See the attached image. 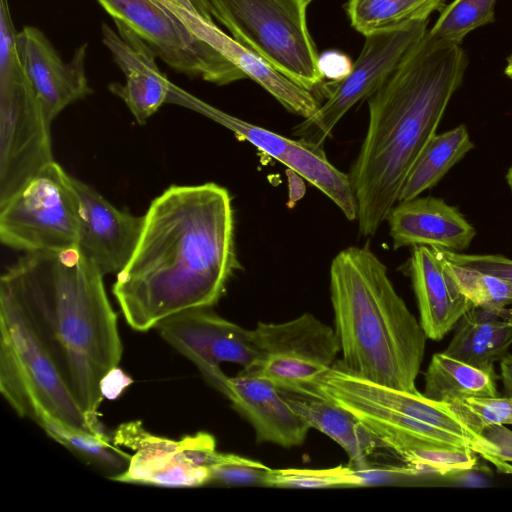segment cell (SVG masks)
Segmentation results:
<instances>
[{
	"label": "cell",
	"mask_w": 512,
	"mask_h": 512,
	"mask_svg": "<svg viewBox=\"0 0 512 512\" xmlns=\"http://www.w3.org/2000/svg\"><path fill=\"white\" fill-rule=\"evenodd\" d=\"M407 270L424 332L429 339L444 338L473 303L452 286L444 261L433 248L412 247Z\"/></svg>",
	"instance_id": "cell-22"
},
{
	"label": "cell",
	"mask_w": 512,
	"mask_h": 512,
	"mask_svg": "<svg viewBox=\"0 0 512 512\" xmlns=\"http://www.w3.org/2000/svg\"><path fill=\"white\" fill-rule=\"evenodd\" d=\"M433 248L445 261L489 274L512 284V260L503 255L465 254Z\"/></svg>",
	"instance_id": "cell-35"
},
{
	"label": "cell",
	"mask_w": 512,
	"mask_h": 512,
	"mask_svg": "<svg viewBox=\"0 0 512 512\" xmlns=\"http://www.w3.org/2000/svg\"><path fill=\"white\" fill-rule=\"evenodd\" d=\"M497 0H453L439 11L429 32L443 41L461 45L473 30L495 22Z\"/></svg>",
	"instance_id": "cell-30"
},
{
	"label": "cell",
	"mask_w": 512,
	"mask_h": 512,
	"mask_svg": "<svg viewBox=\"0 0 512 512\" xmlns=\"http://www.w3.org/2000/svg\"><path fill=\"white\" fill-rule=\"evenodd\" d=\"M443 261L452 286L475 307L496 310L512 304L511 283L474 269L451 264L444 259Z\"/></svg>",
	"instance_id": "cell-31"
},
{
	"label": "cell",
	"mask_w": 512,
	"mask_h": 512,
	"mask_svg": "<svg viewBox=\"0 0 512 512\" xmlns=\"http://www.w3.org/2000/svg\"><path fill=\"white\" fill-rule=\"evenodd\" d=\"M481 433L494 444L500 460L512 463V430L502 424H491L485 426Z\"/></svg>",
	"instance_id": "cell-36"
},
{
	"label": "cell",
	"mask_w": 512,
	"mask_h": 512,
	"mask_svg": "<svg viewBox=\"0 0 512 512\" xmlns=\"http://www.w3.org/2000/svg\"><path fill=\"white\" fill-rule=\"evenodd\" d=\"M506 181H507V184L512 192V165L510 166V168L508 169V171L506 173Z\"/></svg>",
	"instance_id": "cell-41"
},
{
	"label": "cell",
	"mask_w": 512,
	"mask_h": 512,
	"mask_svg": "<svg viewBox=\"0 0 512 512\" xmlns=\"http://www.w3.org/2000/svg\"><path fill=\"white\" fill-rule=\"evenodd\" d=\"M500 378L504 396L512 398V355L509 353L500 360Z\"/></svg>",
	"instance_id": "cell-39"
},
{
	"label": "cell",
	"mask_w": 512,
	"mask_h": 512,
	"mask_svg": "<svg viewBox=\"0 0 512 512\" xmlns=\"http://www.w3.org/2000/svg\"><path fill=\"white\" fill-rule=\"evenodd\" d=\"M239 269L228 190L172 185L151 202L112 292L127 324L145 332L179 312L212 308Z\"/></svg>",
	"instance_id": "cell-1"
},
{
	"label": "cell",
	"mask_w": 512,
	"mask_h": 512,
	"mask_svg": "<svg viewBox=\"0 0 512 512\" xmlns=\"http://www.w3.org/2000/svg\"><path fill=\"white\" fill-rule=\"evenodd\" d=\"M400 459L419 474L446 476L470 471L477 466L476 453L467 447L433 446L407 452Z\"/></svg>",
	"instance_id": "cell-32"
},
{
	"label": "cell",
	"mask_w": 512,
	"mask_h": 512,
	"mask_svg": "<svg viewBox=\"0 0 512 512\" xmlns=\"http://www.w3.org/2000/svg\"><path fill=\"white\" fill-rule=\"evenodd\" d=\"M330 298L343 364L372 382L417 392L428 337L369 245L332 259Z\"/></svg>",
	"instance_id": "cell-4"
},
{
	"label": "cell",
	"mask_w": 512,
	"mask_h": 512,
	"mask_svg": "<svg viewBox=\"0 0 512 512\" xmlns=\"http://www.w3.org/2000/svg\"><path fill=\"white\" fill-rule=\"evenodd\" d=\"M427 21L365 36L363 48L349 73L338 81L322 84L326 101L310 118L292 130V135L323 147L341 118L359 101L372 96L389 78L410 48L428 30Z\"/></svg>",
	"instance_id": "cell-10"
},
{
	"label": "cell",
	"mask_w": 512,
	"mask_h": 512,
	"mask_svg": "<svg viewBox=\"0 0 512 512\" xmlns=\"http://www.w3.org/2000/svg\"><path fill=\"white\" fill-rule=\"evenodd\" d=\"M253 330L259 355L240 373L264 377L281 389L313 385L340 352L335 330L310 313L283 323L258 322Z\"/></svg>",
	"instance_id": "cell-11"
},
{
	"label": "cell",
	"mask_w": 512,
	"mask_h": 512,
	"mask_svg": "<svg viewBox=\"0 0 512 512\" xmlns=\"http://www.w3.org/2000/svg\"><path fill=\"white\" fill-rule=\"evenodd\" d=\"M114 22L117 32L102 24V41L122 70L125 83H111L108 88L142 125L169 100L172 83L157 66V54L148 43L123 22Z\"/></svg>",
	"instance_id": "cell-17"
},
{
	"label": "cell",
	"mask_w": 512,
	"mask_h": 512,
	"mask_svg": "<svg viewBox=\"0 0 512 512\" xmlns=\"http://www.w3.org/2000/svg\"><path fill=\"white\" fill-rule=\"evenodd\" d=\"M497 375L454 358L444 352L435 353L425 372L423 395L452 403L466 398L497 397Z\"/></svg>",
	"instance_id": "cell-25"
},
{
	"label": "cell",
	"mask_w": 512,
	"mask_h": 512,
	"mask_svg": "<svg viewBox=\"0 0 512 512\" xmlns=\"http://www.w3.org/2000/svg\"><path fill=\"white\" fill-rule=\"evenodd\" d=\"M304 1H305V3H307V4L309 5V3H310L311 1H313V0H304Z\"/></svg>",
	"instance_id": "cell-42"
},
{
	"label": "cell",
	"mask_w": 512,
	"mask_h": 512,
	"mask_svg": "<svg viewBox=\"0 0 512 512\" xmlns=\"http://www.w3.org/2000/svg\"><path fill=\"white\" fill-rule=\"evenodd\" d=\"M473 148L474 143L464 124L435 134L406 177L398 201L418 197L425 190L434 187Z\"/></svg>",
	"instance_id": "cell-26"
},
{
	"label": "cell",
	"mask_w": 512,
	"mask_h": 512,
	"mask_svg": "<svg viewBox=\"0 0 512 512\" xmlns=\"http://www.w3.org/2000/svg\"><path fill=\"white\" fill-rule=\"evenodd\" d=\"M209 470L210 483L264 486L270 467L239 455L218 453Z\"/></svg>",
	"instance_id": "cell-33"
},
{
	"label": "cell",
	"mask_w": 512,
	"mask_h": 512,
	"mask_svg": "<svg viewBox=\"0 0 512 512\" xmlns=\"http://www.w3.org/2000/svg\"><path fill=\"white\" fill-rule=\"evenodd\" d=\"M446 0H348L346 14L351 26L364 36L427 21Z\"/></svg>",
	"instance_id": "cell-27"
},
{
	"label": "cell",
	"mask_w": 512,
	"mask_h": 512,
	"mask_svg": "<svg viewBox=\"0 0 512 512\" xmlns=\"http://www.w3.org/2000/svg\"><path fill=\"white\" fill-rule=\"evenodd\" d=\"M504 74L512 80V54H510L506 59V66L504 69Z\"/></svg>",
	"instance_id": "cell-40"
},
{
	"label": "cell",
	"mask_w": 512,
	"mask_h": 512,
	"mask_svg": "<svg viewBox=\"0 0 512 512\" xmlns=\"http://www.w3.org/2000/svg\"><path fill=\"white\" fill-rule=\"evenodd\" d=\"M208 115L263 154L276 159L324 193L348 220L357 219V204L348 174L339 171L322 147L292 139L201 104Z\"/></svg>",
	"instance_id": "cell-14"
},
{
	"label": "cell",
	"mask_w": 512,
	"mask_h": 512,
	"mask_svg": "<svg viewBox=\"0 0 512 512\" xmlns=\"http://www.w3.org/2000/svg\"><path fill=\"white\" fill-rule=\"evenodd\" d=\"M132 380L118 367L111 370L101 382V391L105 398L115 399Z\"/></svg>",
	"instance_id": "cell-38"
},
{
	"label": "cell",
	"mask_w": 512,
	"mask_h": 512,
	"mask_svg": "<svg viewBox=\"0 0 512 512\" xmlns=\"http://www.w3.org/2000/svg\"><path fill=\"white\" fill-rule=\"evenodd\" d=\"M396 479L391 466L355 468L337 466L325 469H272L264 486L278 488L363 487L389 483Z\"/></svg>",
	"instance_id": "cell-28"
},
{
	"label": "cell",
	"mask_w": 512,
	"mask_h": 512,
	"mask_svg": "<svg viewBox=\"0 0 512 512\" xmlns=\"http://www.w3.org/2000/svg\"><path fill=\"white\" fill-rule=\"evenodd\" d=\"M81 204L77 249L105 276L118 274L130 260L144 216L115 207L90 185L73 177Z\"/></svg>",
	"instance_id": "cell-16"
},
{
	"label": "cell",
	"mask_w": 512,
	"mask_h": 512,
	"mask_svg": "<svg viewBox=\"0 0 512 512\" xmlns=\"http://www.w3.org/2000/svg\"><path fill=\"white\" fill-rule=\"evenodd\" d=\"M467 65L460 45L427 30L368 98L367 132L348 173L360 235L374 236L398 202L406 177L436 134Z\"/></svg>",
	"instance_id": "cell-3"
},
{
	"label": "cell",
	"mask_w": 512,
	"mask_h": 512,
	"mask_svg": "<svg viewBox=\"0 0 512 512\" xmlns=\"http://www.w3.org/2000/svg\"><path fill=\"white\" fill-rule=\"evenodd\" d=\"M112 17L126 24L179 73L226 85L246 75L215 48L197 37L165 0H97Z\"/></svg>",
	"instance_id": "cell-9"
},
{
	"label": "cell",
	"mask_w": 512,
	"mask_h": 512,
	"mask_svg": "<svg viewBox=\"0 0 512 512\" xmlns=\"http://www.w3.org/2000/svg\"><path fill=\"white\" fill-rule=\"evenodd\" d=\"M112 440L135 453L128 468L111 480L163 488H192L210 483L209 467L217 458L214 437L197 432L180 440L151 434L139 421L121 424Z\"/></svg>",
	"instance_id": "cell-12"
},
{
	"label": "cell",
	"mask_w": 512,
	"mask_h": 512,
	"mask_svg": "<svg viewBox=\"0 0 512 512\" xmlns=\"http://www.w3.org/2000/svg\"><path fill=\"white\" fill-rule=\"evenodd\" d=\"M41 429L88 464L108 473L110 479L128 468L131 456L118 448L106 433L96 434L55 421L46 422Z\"/></svg>",
	"instance_id": "cell-29"
},
{
	"label": "cell",
	"mask_w": 512,
	"mask_h": 512,
	"mask_svg": "<svg viewBox=\"0 0 512 512\" xmlns=\"http://www.w3.org/2000/svg\"><path fill=\"white\" fill-rule=\"evenodd\" d=\"M104 275L77 248L25 253L0 278L91 424L103 428L101 382L122 357Z\"/></svg>",
	"instance_id": "cell-2"
},
{
	"label": "cell",
	"mask_w": 512,
	"mask_h": 512,
	"mask_svg": "<svg viewBox=\"0 0 512 512\" xmlns=\"http://www.w3.org/2000/svg\"><path fill=\"white\" fill-rule=\"evenodd\" d=\"M9 1L0 0V205L54 161L50 126L21 63Z\"/></svg>",
	"instance_id": "cell-6"
},
{
	"label": "cell",
	"mask_w": 512,
	"mask_h": 512,
	"mask_svg": "<svg viewBox=\"0 0 512 512\" xmlns=\"http://www.w3.org/2000/svg\"><path fill=\"white\" fill-rule=\"evenodd\" d=\"M80 222L73 177L54 160L0 205V240L25 253L73 249Z\"/></svg>",
	"instance_id": "cell-8"
},
{
	"label": "cell",
	"mask_w": 512,
	"mask_h": 512,
	"mask_svg": "<svg viewBox=\"0 0 512 512\" xmlns=\"http://www.w3.org/2000/svg\"><path fill=\"white\" fill-rule=\"evenodd\" d=\"M278 389L287 403L311 428L327 435L345 451L349 458L348 465L355 468L370 466L369 458L379 449H386L382 441L352 413L315 390Z\"/></svg>",
	"instance_id": "cell-23"
},
{
	"label": "cell",
	"mask_w": 512,
	"mask_h": 512,
	"mask_svg": "<svg viewBox=\"0 0 512 512\" xmlns=\"http://www.w3.org/2000/svg\"><path fill=\"white\" fill-rule=\"evenodd\" d=\"M335 379L360 395L385 407L465 439L472 450L504 473L512 466L498 458L492 442L477 432L451 403L435 401L420 392H409L372 382L336 360L328 370Z\"/></svg>",
	"instance_id": "cell-18"
},
{
	"label": "cell",
	"mask_w": 512,
	"mask_h": 512,
	"mask_svg": "<svg viewBox=\"0 0 512 512\" xmlns=\"http://www.w3.org/2000/svg\"><path fill=\"white\" fill-rule=\"evenodd\" d=\"M154 329L224 395L229 377L220 369V365L230 362L246 370L259 355L253 329L230 322L211 308L179 312L159 322Z\"/></svg>",
	"instance_id": "cell-13"
},
{
	"label": "cell",
	"mask_w": 512,
	"mask_h": 512,
	"mask_svg": "<svg viewBox=\"0 0 512 512\" xmlns=\"http://www.w3.org/2000/svg\"><path fill=\"white\" fill-rule=\"evenodd\" d=\"M451 404L479 433L491 424L512 425V398H466Z\"/></svg>",
	"instance_id": "cell-34"
},
{
	"label": "cell",
	"mask_w": 512,
	"mask_h": 512,
	"mask_svg": "<svg viewBox=\"0 0 512 512\" xmlns=\"http://www.w3.org/2000/svg\"><path fill=\"white\" fill-rule=\"evenodd\" d=\"M165 1L190 31L230 60L247 78L258 83L288 111L304 119L318 111L321 104L311 91L299 86L251 49L225 34L213 20Z\"/></svg>",
	"instance_id": "cell-20"
},
{
	"label": "cell",
	"mask_w": 512,
	"mask_h": 512,
	"mask_svg": "<svg viewBox=\"0 0 512 512\" xmlns=\"http://www.w3.org/2000/svg\"><path fill=\"white\" fill-rule=\"evenodd\" d=\"M352 64L347 56L328 52L319 57V68L324 78L338 81L344 78L351 70Z\"/></svg>",
	"instance_id": "cell-37"
},
{
	"label": "cell",
	"mask_w": 512,
	"mask_h": 512,
	"mask_svg": "<svg viewBox=\"0 0 512 512\" xmlns=\"http://www.w3.org/2000/svg\"><path fill=\"white\" fill-rule=\"evenodd\" d=\"M0 392L22 418L104 434L91 424L53 360L17 308L0 297Z\"/></svg>",
	"instance_id": "cell-5"
},
{
	"label": "cell",
	"mask_w": 512,
	"mask_h": 512,
	"mask_svg": "<svg viewBox=\"0 0 512 512\" xmlns=\"http://www.w3.org/2000/svg\"><path fill=\"white\" fill-rule=\"evenodd\" d=\"M512 345V308L486 310L472 307L456 324L444 353L478 368L495 372L494 363Z\"/></svg>",
	"instance_id": "cell-24"
},
{
	"label": "cell",
	"mask_w": 512,
	"mask_h": 512,
	"mask_svg": "<svg viewBox=\"0 0 512 512\" xmlns=\"http://www.w3.org/2000/svg\"><path fill=\"white\" fill-rule=\"evenodd\" d=\"M203 17L218 19L234 39L299 86L323 81L307 26L304 0H193Z\"/></svg>",
	"instance_id": "cell-7"
},
{
	"label": "cell",
	"mask_w": 512,
	"mask_h": 512,
	"mask_svg": "<svg viewBox=\"0 0 512 512\" xmlns=\"http://www.w3.org/2000/svg\"><path fill=\"white\" fill-rule=\"evenodd\" d=\"M225 396L253 426L258 442L285 448L300 446L311 429L270 380L239 373L229 377Z\"/></svg>",
	"instance_id": "cell-21"
},
{
	"label": "cell",
	"mask_w": 512,
	"mask_h": 512,
	"mask_svg": "<svg viewBox=\"0 0 512 512\" xmlns=\"http://www.w3.org/2000/svg\"><path fill=\"white\" fill-rule=\"evenodd\" d=\"M21 63L37 93L48 120L92 90L85 72L87 43L65 62L45 34L34 26H24L16 34Z\"/></svg>",
	"instance_id": "cell-15"
},
{
	"label": "cell",
	"mask_w": 512,
	"mask_h": 512,
	"mask_svg": "<svg viewBox=\"0 0 512 512\" xmlns=\"http://www.w3.org/2000/svg\"><path fill=\"white\" fill-rule=\"evenodd\" d=\"M386 221L395 250L428 246L462 252L476 235L457 207L433 196L398 201Z\"/></svg>",
	"instance_id": "cell-19"
}]
</instances>
